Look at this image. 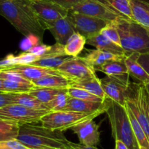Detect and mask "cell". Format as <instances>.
Wrapping results in <instances>:
<instances>
[{"instance_id":"836d02e7","label":"cell","mask_w":149,"mask_h":149,"mask_svg":"<svg viewBox=\"0 0 149 149\" xmlns=\"http://www.w3.org/2000/svg\"><path fill=\"white\" fill-rule=\"evenodd\" d=\"M68 97H69V96L67 93L66 89L65 91L57 95L47 105L52 111L63 110L67 105Z\"/></svg>"},{"instance_id":"6da1fadb","label":"cell","mask_w":149,"mask_h":149,"mask_svg":"<svg viewBox=\"0 0 149 149\" xmlns=\"http://www.w3.org/2000/svg\"><path fill=\"white\" fill-rule=\"evenodd\" d=\"M0 15L26 37L42 39L45 29L29 0H0Z\"/></svg>"},{"instance_id":"277c9868","label":"cell","mask_w":149,"mask_h":149,"mask_svg":"<svg viewBox=\"0 0 149 149\" xmlns=\"http://www.w3.org/2000/svg\"><path fill=\"white\" fill-rule=\"evenodd\" d=\"M121 45L127 53H149V29L134 20L119 18L116 20Z\"/></svg>"},{"instance_id":"7a4b0ae2","label":"cell","mask_w":149,"mask_h":149,"mask_svg":"<svg viewBox=\"0 0 149 149\" xmlns=\"http://www.w3.org/2000/svg\"><path fill=\"white\" fill-rule=\"evenodd\" d=\"M36 124L20 125L17 140L30 149H68L70 141L63 131Z\"/></svg>"},{"instance_id":"2e32d148","label":"cell","mask_w":149,"mask_h":149,"mask_svg":"<svg viewBox=\"0 0 149 149\" xmlns=\"http://www.w3.org/2000/svg\"><path fill=\"white\" fill-rule=\"evenodd\" d=\"M5 70H10L17 72L27 80L33 82L39 79L49 75L61 74L56 69L47 68V67H39V66L26 64V65H15L10 67ZM62 75V74H61Z\"/></svg>"},{"instance_id":"b9f144b4","label":"cell","mask_w":149,"mask_h":149,"mask_svg":"<svg viewBox=\"0 0 149 149\" xmlns=\"http://www.w3.org/2000/svg\"><path fill=\"white\" fill-rule=\"evenodd\" d=\"M145 87H146V89L147 91H148V94H149V83L145 85Z\"/></svg>"},{"instance_id":"60d3db41","label":"cell","mask_w":149,"mask_h":149,"mask_svg":"<svg viewBox=\"0 0 149 149\" xmlns=\"http://www.w3.org/2000/svg\"><path fill=\"white\" fill-rule=\"evenodd\" d=\"M0 91H5L3 85V79L1 77H0Z\"/></svg>"},{"instance_id":"4fadbf2b","label":"cell","mask_w":149,"mask_h":149,"mask_svg":"<svg viewBox=\"0 0 149 149\" xmlns=\"http://www.w3.org/2000/svg\"><path fill=\"white\" fill-rule=\"evenodd\" d=\"M39 57L40 58L36 62L33 63L32 65L56 70L61 64L71 58V56H69L65 53L64 45L58 42L55 45H50L49 50Z\"/></svg>"},{"instance_id":"83f0119b","label":"cell","mask_w":149,"mask_h":149,"mask_svg":"<svg viewBox=\"0 0 149 149\" xmlns=\"http://www.w3.org/2000/svg\"><path fill=\"white\" fill-rule=\"evenodd\" d=\"M126 109H127V111L128 115H129L130 120L132 128V129H133L135 137H136L137 140H138V144H139L140 146H142V147H144L146 148L149 149V140L148 137H147L145 131H144L143 129V127H141L140 123L138 122L137 118H135L133 112H132V110L128 108L127 105H126Z\"/></svg>"},{"instance_id":"9a60e30c","label":"cell","mask_w":149,"mask_h":149,"mask_svg":"<svg viewBox=\"0 0 149 149\" xmlns=\"http://www.w3.org/2000/svg\"><path fill=\"white\" fill-rule=\"evenodd\" d=\"M47 29L51 32L56 42L65 45L70 37L77 32L76 28L70 16L60 18L49 25Z\"/></svg>"},{"instance_id":"8fae6325","label":"cell","mask_w":149,"mask_h":149,"mask_svg":"<svg viewBox=\"0 0 149 149\" xmlns=\"http://www.w3.org/2000/svg\"><path fill=\"white\" fill-rule=\"evenodd\" d=\"M68 15L70 16L75 26L77 32H79L81 35L85 37L86 39L100 33L102 29L108 23H110L108 20L74 13L70 10L68 12Z\"/></svg>"},{"instance_id":"4dcf8cb0","label":"cell","mask_w":149,"mask_h":149,"mask_svg":"<svg viewBox=\"0 0 149 149\" xmlns=\"http://www.w3.org/2000/svg\"><path fill=\"white\" fill-rule=\"evenodd\" d=\"M4 91L10 93H23L29 92L31 90L36 87L33 82L23 83V82L10 81L3 80Z\"/></svg>"},{"instance_id":"ac0fdd59","label":"cell","mask_w":149,"mask_h":149,"mask_svg":"<svg viewBox=\"0 0 149 149\" xmlns=\"http://www.w3.org/2000/svg\"><path fill=\"white\" fill-rule=\"evenodd\" d=\"M87 44L93 45L96 49L111 53L114 55L124 56H127V53L122 48V47L119 46L117 44L111 41L104 35L102 34L100 32L97 34L87 38Z\"/></svg>"},{"instance_id":"f546056e","label":"cell","mask_w":149,"mask_h":149,"mask_svg":"<svg viewBox=\"0 0 149 149\" xmlns=\"http://www.w3.org/2000/svg\"><path fill=\"white\" fill-rule=\"evenodd\" d=\"M20 125L0 118V142L17 139Z\"/></svg>"},{"instance_id":"3957f363","label":"cell","mask_w":149,"mask_h":149,"mask_svg":"<svg viewBox=\"0 0 149 149\" xmlns=\"http://www.w3.org/2000/svg\"><path fill=\"white\" fill-rule=\"evenodd\" d=\"M106 112L109 118L114 140L123 142L129 149H140L130 120L127 111L126 106L124 107L117 102L106 98Z\"/></svg>"},{"instance_id":"d4e9b609","label":"cell","mask_w":149,"mask_h":149,"mask_svg":"<svg viewBox=\"0 0 149 149\" xmlns=\"http://www.w3.org/2000/svg\"><path fill=\"white\" fill-rule=\"evenodd\" d=\"M86 43L87 39L85 37L79 32H75L70 37L65 45H64L65 53L71 57L78 56L79 54L84 49Z\"/></svg>"},{"instance_id":"f1b7e54d","label":"cell","mask_w":149,"mask_h":149,"mask_svg":"<svg viewBox=\"0 0 149 149\" xmlns=\"http://www.w3.org/2000/svg\"><path fill=\"white\" fill-rule=\"evenodd\" d=\"M67 89H53V88L36 87L29 92L33 96L37 98L43 103L48 104L54 99L58 94L64 91Z\"/></svg>"},{"instance_id":"30bf717a","label":"cell","mask_w":149,"mask_h":149,"mask_svg":"<svg viewBox=\"0 0 149 149\" xmlns=\"http://www.w3.org/2000/svg\"><path fill=\"white\" fill-rule=\"evenodd\" d=\"M30 5L45 29L57 20L68 15L69 10L49 0H29Z\"/></svg>"},{"instance_id":"e575fe53","label":"cell","mask_w":149,"mask_h":149,"mask_svg":"<svg viewBox=\"0 0 149 149\" xmlns=\"http://www.w3.org/2000/svg\"><path fill=\"white\" fill-rule=\"evenodd\" d=\"M0 149H30L17 139L0 142Z\"/></svg>"},{"instance_id":"603a6c76","label":"cell","mask_w":149,"mask_h":149,"mask_svg":"<svg viewBox=\"0 0 149 149\" xmlns=\"http://www.w3.org/2000/svg\"><path fill=\"white\" fill-rule=\"evenodd\" d=\"M121 18L134 20L130 0H97Z\"/></svg>"},{"instance_id":"ffe728a7","label":"cell","mask_w":149,"mask_h":149,"mask_svg":"<svg viewBox=\"0 0 149 149\" xmlns=\"http://www.w3.org/2000/svg\"><path fill=\"white\" fill-rule=\"evenodd\" d=\"M125 56L114 55V54L103 51L101 50L95 49L89 51L83 58L94 68L95 71H100L102 66L108 61H111V60L122 58Z\"/></svg>"},{"instance_id":"f35d334b","label":"cell","mask_w":149,"mask_h":149,"mask_svg":"<svg viewBox=\"0 0 149 149\" xmlns=\"http://www.w3.org/2000/svg\"><path fill=\"white\" fill-rule=\"evenodd\" d=\"M68 149H98L95 146H88L84 145L81 144H78V143H74L72 142H69L68 145Z\"/></svg>"},{"instance_id":"5b68a950","label":"cell","mask_w":149,"mask_h":149,"mask_svg":"<svg viewBox=\"0 0 149 149\" xmlns=\"http://www.w3.org/2000/svg\"><path fill=\"white\" fill-rule=\"evenodd\" d=\"M103 112H81L76 111H51L44 115L40 122L44 127L52 130L64 131L88 120L95 119Z\"/></svg>"},{"instance_id":"74e56055","label":"cell","mask_w":149,"mask_h":149,"mask_svg":"<svg viewBox=\"0 0 149 149\" xmlns=\"http://www.w3.org/2000/svg\"><path fill=\"white\" fill-rule=\"evenodd\" d=\"M138 61L149 74V53L140 54Z\"/></svg>"},{"instance_id":"8992f818","label":"cell","mask_w":149,"mask_h":149,"mask_svg":"<svg viewBox=\"0 0 149 149\" xmlns=\"http://www.w3.org/2000/svg\"><path fill=\"white\" fill-rule=\"evenodd\" d=\"M127 105L133 112L149 140V94L145 85L130 83Z\"/></svg>"},{"instance_id":"7c38bea8","label":"cell","mask_w":149,"mask_h":149,"mask_svg":"<svg viewBox=\"0 0 149 149\" xmlns=\"http://www.w3.org/2000/svg\"><path fill=\"white\" fill-rule=\"evenodd\" d=\"M70 11L93 16L109 22L121 18L97 0H85L73 7Z\"/></svg>"},{"instance_id":"1f68e13d","label":"cell","mask_w":149,"mask_h":149,"mask_svg":"<svg viewBox=\"0 0 149 149\" xmlns=\"http://www.w3.org/2000/svg\"><path fill=\"white\" fill-rule=\"evenodd\" d=\"M67 93L68 96L72 98H76V99H82V100L90 101V102H104V99L87 91L84 90V89H79L76 87H69L67 89Z\"/></svg>"},{"instance_id":"5bb4252c","label":"cell","mask_w":149,"mask_h":149,"mask_svg":"<svg viewBox=\"0 0 149 149\" xmlns=\"http://www.w3.org/2000/svg\"><path fill=\"white\" fill-rule=\"evenodd\" d=\"M78 137L80 144L88 146H96L100 143L99 125L94 119L84 121L71 129Z\"/></svg>"},{"instance_id":"e0dca14e","label":"cell","mask_w":149,"mask_h":149,"mask_svg":"<svg viewBox=\"0 0 149 149\" xmlns=\"http://www.w3.org/2000/svg\"><path fill=\"white\" fill-rule=\"evenodd\" d=\"M106 102H97L90 101L82 100L76 99L69 96L68 99L67 105L63 110L76 111L81 112H106Z\"/></svg>"},{"instance_id":"ba28073f","label":"cell","mask_w":149,"mask_h":149,"mask_svg":"<svg viewBox=\"0 0 149 149\" xmlns=\"http://www.w3.org/2000/svg\"><path fill=\"white\" fill-rule=\"evenodd\" d=\"M130 75L109 76L100 79L102 88L106 98L125 107L129 96Z\"/></svg>"},{"instance_id":"d590c367","label":"cell","mask_w":149,"mask_h":149,"mask_svg":"<svg viewBox=\"0 0 149 149\" xmlns=\"http://www.w3.org/2000/svg\"><path fill=\"white\" fill-rule=\"evenodd\" d=\"M49 1L56 3L66 10H71L73 7L85 0H49Z\"/></svg>"},{"instance_id":"44dd1931","label":"cell","mask_w":149,"mask_h":149,"mask_svg":"<svg viewBox=\"0 0 149 149\" xmlns=\"http://www.w3.org/2000/svg\"><path fill=\"white\" fill-rule=\"evenodd\" d=\"M13 104H18L26 108L37 110L52 111L47 104L43 103L37 98L33 96L29 92L23 93H13Z\"/></svg>"},{"instance_id":"d6986e66","label":"cell","mask_w":149,"mask_h":149,"mask_svg":"<svg viewBox=\"0 0 149 149\" xmlns=\"http://www.w3.org/2000/svg\"><path fill=\"white\" fill-rule=\"evenodd\" d=\"M140 54L139 53L127 54L125 58V62L127 67L129 75L146 85L149 83V74L138 61Z\"/></svg>"},{"instance_id":"7402d4cb","label":"cell","mask_w":149,"mask_h":149,"mask_svg":"<svg viewBox=\"0 0 149 149\" xmlns=\"http://www.w3.org/2000/svg\"><path fill=\"white\" fill-rule=\"evenodd\" d=\"M134 20L149 29V0H130Z\"/></svg>"},{"instance_id":"4316f807","label":"cell","mask_w":149,"mask_h":149,"mask_svg":"<svg viewBox=\"0 0 149 149\" xmlns=\"http://www.w3.org/2000/svg\"><path fill=\"white\" fill-rule=\"evenodd\" d=\"M37 87L53 88V89H68L69 80L61 74H54L44 77L33 82Z\"/></svg>"},{"instance_id":"d6a6232c","label":"cell","mask_w":149,"mask_h":149,"mask_svg":"<svg viewBox=\"0 0 149 149\" xmlns=\"http://www.w3.org/2000/svg\"><path fill=\"white\" fill-rule=\"evenodd\" d=\"M102 34L104 35L106 37L110 39L111 41L113 42L114 43L117 44L118 45L122 47L121 45L120 37H119V32H118L117 26L115 20L110 22L108 23L100 32Z\"/></svg>"},{"instance_id":"52a82bcc","label":"cell","mask_w":149,"mask_h":149,"mask_svg":"<svg viewBox=\"0 0 149 149\" xmlns=\"http://www.w3.org/2000/svg\"><path fill=\"white\" fill-rule=\"evenodd\" d=\"M49 112L51 111L31 109L18 104H10L0 108V118L20 126L39 122L41 118Z\"/></svg>"},{"instance_id":"cb8c5ba5","label":"cell","mask_w":149,"mask_h":149,"mask_svg":"<svg viewBox=\"0 0 149 149\" xmlns=\"http://www.w3.org/2000/svg\"><path fill=\"white\" fill-rule=\"evenodd\" d=\"M69 86L84 89V90L87 91L102 98L104 100L106 99V94L102 88L100 79H99L97 76L95 77L85 79V80H81V81L70 82Z\"/></svg>"},{"instance_id":"ab89813d","label":"cell","mask_w":149,"mask_h":149,"mask_svg":"<svg viewBox=\"0 0 149 149\" xmlns=\"http://www.w3.org/2000/svg\"><path fill=\"white\" fill-rule=\"evenodd\" d=\"M114 149H129V148H128L122 141L119 140H115Z\"/></svg>"},{"instance_id":"9c48e42d","label":"cell","mask_w":149,"mask_h":149,"mask_svg":"<svg viewBox=\"0 0 149 149\" xmlns=\"http://www.w3.org/2000/svg\"><path fill=\"white\" fill-rule=\"evenodd\" d=\"M57 70L69 83L97 77L95 70L83 57H71Z\"/></svg>"},{"instance_id":"8d00e7d4","label":"cell","mask_w":149,"mask_h":149,"mask_svg":"<svg viewBox=\"0 0 149 149\" xmlns=\"http://www.w3.org/2000/svg\"><path fill=\"white\" fill-rule=\"evenodd\" d=\"M13 93L7 91H0V108L10 104H13Z\"/></svg>"},{"instance_id":"7bdbcfd3","label":"cell","mask_w":149,"mask_h":149,"mask_svg":"<svg viewBox=\"0 0 149 149\" xmlns=\"http://www.w3.org/2000/svg\"><path fill=\"white\" fill-rule=\"evenodd\" d=\"M140 149H147V148H146L144 147H142V146H140Z\"/></svg>"},{"instance_id":"484cf974","label":"cell","mask_w":149,"mask_h":149,"mask_svg":"<svg viewBox=\"0 0 149 149\" xmlns=\"http://www.w3.org/2000/svg\"><path fill=\"white\" fill-rule=\"evenodd\" d=\"M125 58L111 60L103 64L100 72L109 76H124L128 75V70L125 62Z\"/></svg>"}]
</instances>
